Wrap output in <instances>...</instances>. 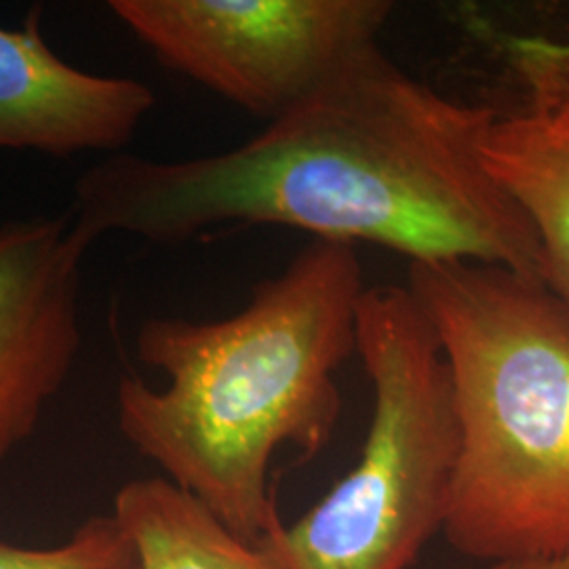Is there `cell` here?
<instances>
[{"instance_id":"cell-1","label":"cell","mask_w":569,"mask_h":569,"mask_svg":"<svg viewBox=\"0 0 569 569\" xmlns=\"http://www.w3.org/2000/svg\"><path fill=\"white\" fill-rule=\"evenodd\" d=\"M491 114L411 77L376 42L232 150L93 164L70 220L89 243L108 232L176 244L222 226H287L392 249L409 264L467 260L545 283L540 239L479 152Z\"/></svg>"},{"instance_id":"cell-2","label":"cell","mask_w":569,"mask_h":569,"mask_svg":"<svg viewBox=\"0 0 569 569\" xmlns=\"http://www.w3.org/2000/svg\"><path fill=\"white\" fill-rule=\"evenodd\" d=\"M363 291L357 247L315 239L232 317L143 321L138 357L167 387L122 378V437L256 547L283 521L270 483L277 451L310 460L340 420L336 373L357 352Z\"/></svg>"},{"instance_id":"cell-3","label":"cell","mask_w":569,"mask_h":569,"mask_svg":"<svg viewBox=\"0 0 569 569\" xmlns=\"http://www.w3.org/2000/svg\"><path fill=\"white\" fill-rule=\"evenodd\" d=\"M448 359L460 430L443 536L491 566L569 555V310L467 260L407 266Z\"/></svg>"},{"instance_id":"cell-4","label":"cell","mask_w":569,"mask_h":569,"mask_svg":"<svg viewBox=\"0 0 569 569\" xmlns=\"http://www.w3.org/2000/svg\"><path fill=\"white\" fill-rule=\"evenodd\" d=\"M357 355L373 392L355 468L256 545L277 569H409L446 528L460 430L439 336L409 287H366Z\"/></svg>"},{"instance_id":"cell-5","label":"cell","mask_w":569,"mask_h":569,"mask_svg":"<svg viewBox=\"0 0 569 569\" xmlns=\"http://www.w3.org/2000/svg\"><path fill=\"white\" fill-rule=\"evenodd\" d=\"M157 56L244 112L274 121L376 44L388 0H112Z\"/></svg>"},{"instance_id":"cell-6","label":"cell","mask_w":569,"mask_h":569,"mask_svg":"<svg viewBox=\"0 0 569 569\" xmlns=\"http://www.w3.org/2000/svg\"><path fill=\"white\" fill-rule=\"evenodd\" d=\"M89 244L70 218L0 226V465L34 435L72 371Z\"/></svg>"},{"instance_id":"cell-7","label":"cell","mask_w":569,"mask_h":569,"mask_svg":"<svg viewBox=\"0 0 569 569\" xmlns=\"http://www.w3.org/2000/svg\"><path fill=\"white\" fill-rule=\"evenodd\" d=\"M41 16L34 7L18 28L0 26V150L56 159L121 150L154 108V91L61 60L42 37Z\"/></svg>"},{"instance_id":"cell-8","label":"cell","mask_w":569,"mask_h":569,"mask_svg":"<svg viewBox=\"0 0 569 569\" xmlns=\"http://www.w3.org/2000/svg\"><path fill=\"white\" fill-rule=\"evenodd\" d=\"M521 98L488 122L479 152L519 204L545 256V283L569 310V41L515 39Z\"/></svg>"},{"instance_id":"cell-9","label":"cell","mask_w":569,"mask_h":569,"mask_svg":"<svg viewBox=\"0 0 569 569\" xmlns=\"http://www.w3.org/2000/svg\"><path fill=\"white\" fill-rule=\"evenodd\" d=\"M112 515L133 542L140 569H277L264 550L243 542L164 477L124 483Z\"/></svg>"},{"instance_id":"cell-10","label":"cell","mask_w":569,"mask_h":569,"mask_svg":"<svg viewBox=\"0 0 569 569\" xmlns=\"http://www.w3.org/2000/svg\"><path fill=\"white\" fill-rule=\"evenodd\" d=\"M0 569H140V559L114 515H96L58 547L0 542Z\"/></svg>"},{"instance_id":"cell-11","label":"cell","mask_w":569,"mask_h":569,"mask_svg":"<svg viewBox=\"0 0 569 569\" xmlns=\"http://www.w3.org/2000/svg\"><path fill=\"white\" fill-rule=\"evenodd\" d=\"M491 569H569V555L550 557V559H529V561H510L498 563Z\"/></svg>"}]
</instances>
